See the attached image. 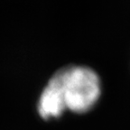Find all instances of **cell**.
Wrapping results in <instances>:
<instances>
[{"mask_svg": "<svg viewBox=\"0 0 130 130\" xmlns=\"http://www.w3.org/2000/svg\"><path fill=\"white\" fill-rule=\"evenodd\" d=\"M61 88L66 109L82 114L89 111L101 95V80L92 68L84 65L63 66L52 76Z\"/></svg>", "mask_w": 130, "mask_h": 130, "instance_id": "cell-1", "label": "cell"}, {"mask_svg": "<svg viewBox=\"0 0 130 130\" xmlns=\"http://www.w3.org/2000/svg\"><path fill=\"white\" fill-rule=\"evenodd\" d=\"M37 108L39 115L43 119L59 118L67 110L61 89L53 78L49 79L41 94Z\"/></svg>", "mask_w": 130, "mask_h": 130, "instance_id": "cell-2", "label": "cell"}]
</instances>
